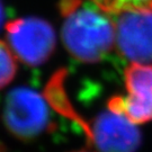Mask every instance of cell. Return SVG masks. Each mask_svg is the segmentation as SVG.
I'll return each mask as SVG.
<instances>
[{"mask_svg": "<svg viewBox=\"0 0 152 152\" xmlns=\"http://www.w3.org/2000/svg\"><path fill=\"white\" fill-rule=\"evenodd\" d=\"M62 41L75 59L95 63L115 45V24L95 4L83 0H61Z\"/></svg>", "mask_w": 152, "mask_h": 152, "instance_id": "cell-1", "label": "cell"}, {"mask_svg": "<svg viewBox=\"0 0 152 152\" xmlns=\"http://www.w3.org/2000/svg\"><path fill=\"white\" fill-rule=\"evenodd\" d=\"M4 123L7 130L22 141L37 139L51 129L49 100L33 89L16 88L6 98Z\"/></svg>", "mask_w": 152, "mask_h": 152, "instance_id": "cell-2", "label": "cell"}, {"mask_svg": "<svg viewBox=\"0 0 152 152\" xmlns=\"http://www.w3.org/2000/svg\"><path fill=\"white\" fill-rule=\"evenodd\" d=\"M14 54L29 66L49 60L55 49V34L49 23L36 17L19 18L6 25Z\"/></svg>", "mask_w": 152, "mask_h": 152, "instance_id": "cell-3", "label": "cell"}, {"mask_svg": "<svg viewBox=\"0 0 152 152\" xmlns=\"http://www.w3.org/2000/svg\"><path fill=\"white\" fill-rule=\"evenodd\" d=\"M127 95L109 99L108 108L136 125L152 121V64L131 63L124 72Z\"/></svg>", "mask_w": 152, "mask_h": 152, "instance_id": "cell-4", "label": "cell"}, {"mask_svg": "<svg viewBox=\"0 0 152 152\" xmlns=\"http://www.w3.org/2000/svg\"><path fill=\"white\" fill-rule=\"evenodd\" d=\"M86 129L97 152H135L141 142L137 125L109 108L87 123Z\"/></svg>", "mask_w": 152, "mask_h": 152, "instance_id": "cell-5", "label": "cell"}, {"mask_svg": "<svg viewBox=\"0 0 152 152\" xmlns=\"http://www.w3.org/2000/svg\"><path fill=\"white\" fill-rule=\"evenodd\" d=\"M115 44L131 63L152 62V12L131 11L118 15Z\"/></svg>", "mask_w": 152, "mask_h": 152, "instance_id": "cell-6", "label": "cell"}, {"mask_svg": "<svg viewBox=\"0 0 152 152\" xmlns=\"http://www.w3.org/2000/svg\"><path fill=\"white\" fill-rule=\"evenodd\" d=\"M106 14L120 15L123 12H152V0H89Z\"/></svg>", "mask_w": 152, "mask_h": 152, "instance_id": "cell-7", "label": "cell"}, {"mask_svg": "<svg viewBox=\"0 0 152 152\" xmlns=\"http://www.w3.org/2000/svg\"><path fill=\"white\" fill-rule=\"evenodd\" d=\"M17 71L16 55L10 46L0 41V89L9 85Z\"/></svg>", "mask_w": 152, "mask_h": 152, "instance_id": "cell-8", "label": "cell"}, {"mask_svg": "<svg viewBox=\"0 0 152 152\" xmlns=\"http://www.w3.org/2000/svg\"><path fill=\"white\" fill-rule=\"evenodd\" d=\"M2 22H4V8H2V5L0 2V27L2 25Z\"/></svg>", "mask_w": 152, "mask_h": 152, "instance_id": "cell-9", "label": "cell"}, {"mask_svg": "<svg viewBox=\"0 0 152 152\" xmlns=\"http://www.w3.org/2000/svg\"><path fill=\"white\" fill-rule=\"evenodd\" d=\"M72 152H89V151H85V150H79V151H72Z\"/></svg>", "mask_w": 152, "mask_h": 152, "instance_id": "cell-10", "label": "cell"}]
</instances>
